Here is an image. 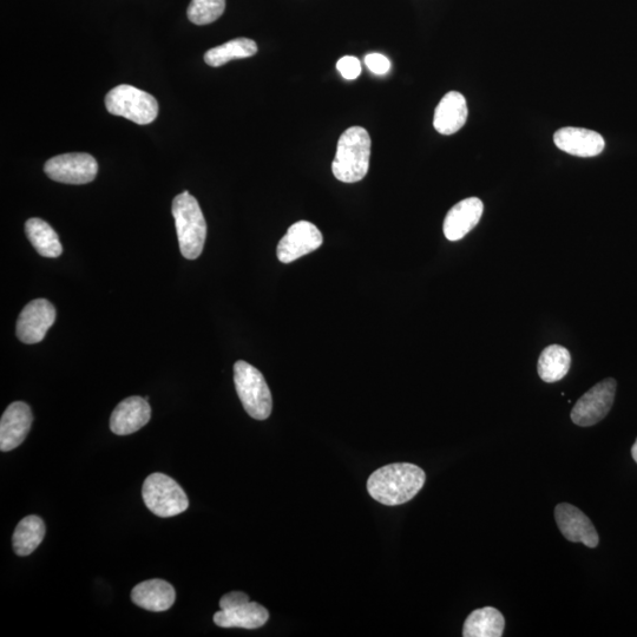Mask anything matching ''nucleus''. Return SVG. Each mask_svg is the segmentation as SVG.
<instances>
[{
    "instance_id": "nucleus-1",
    "label": "nucleus",
    "mask_w": 637,
    "mask_h": 637,
    "mask_svg": "<svg viewBox=\"0 0 637 637\" xmlns=\"http://www.w3.org/2000/svg\"><path fill=\"white\" fill-rule=\"evenodd\" d=\"M425 481V472L419 466L396 463L374 471L367 482V490L374 501L394 507L415 498Z\"/></svg>"
},
{
    "instance_id": "nucleus-2",
    "label": "nucleus",
    "mask_w": 637,
    "mask_h": 637,
    "mask_svg": "<svg viewBox=\"0 0 637 637\" xmlns=\"http://www.w3.org/2000/svg\"><path fill=\"white\" fill-rule=\"evenodd\" d=\"M372 141L369 131L363 127L348 128L340 136L332 172L337 180L356 183L363 179L370 169Z\"/></svg>"
},
{
    "instance_id": "nucleus-3",
    "label": "nucleus",
    "mask_w": 637,
    "mask_h": 637,
    "mask_svg": "<svg viewBox=\"0 0 637 637\" xmlns=\"http://www.w3.org/2000/svg\"><path fill=\"white\" fill-rule=\"evenodd\" d=\"M172 212L181 254L188 260L199 258L207 238V223L199 202L189 192H183L175 197Z\"/></svg>"
},
{
    "instance_id": "nucleus-4",
    "label": "nucleus",
    "mask_w": 637,
    "mask_h": 637,
    "mask_svg": "<svg viewBox=\"0 0 637 637\" xmlns=\"http://www.w3.org/2000/svg\"><path fill=\"white\" fill-rule=\"evenodd\" d=\"M236 392L249 416L265 420L273 409L272 393L262 373L244 360L234 365Z\"/></svg>"
},
{
    "instance_id": "nucleus-5",
    "label": "nucleus",
    "mask_w": 637,
    "mask_h": 637,
    "mask_svg": "<svg viewBox=\"0 0 637 637\" xmlns=\"http://www.w3.org/2000/svg\"><path fill=\"white\" fill-rule=\"evenodd\" d=\"M105 107L110 114L127 118L140 126L153 123L159 115L156 98L128 84L110 90L105 96Z\"/></svg>"
},
{
    "instance_id": "nucleus-6",
    "label": "nucleus",
    "mask_w": 637,
    "mask_h": 637,
    "mask_svg": "<svg viewBox=\"0 0 637 637\" xmlns=\"http://www.w3.org/2000/svg\"><path fill=\"white\" fill-rule=\"evenodd\" d=\"M142 496L147 508L162 518L180 515L189 507V499L181 485L172 477L159 472L146 479Z\"/></svg>"
},
{
    "instance_id": "nucleus-7",
    "label": "nucleus",
    "mask_w": 637,
    "mask_h": 637,
    "mask_svg": "<svg viewBox=\"0 0 637 637\" xmlns=\"http://www.w3.org/2000/svg\"><path fill=\"white\" fill-rule=\"evenodd\" d=\"M616 393V380L608 378L584 393L577 400L571 420L582 428H589L600 423L612 410Z\"/></svg>"
},
{
    "instance_id": "nucleus-8",
    "label": "nucleus",
    "mask_w": 637,
    "mask_h": 637,
    "mask_svg": "<svg viewBox=\"0 0 637 637\" xmlns=\"http://www.w3.org/2000/svg\"><path fill=\"white\" fill-rule=\"evenodd\" d=\"M44 172L52 181L65 185H87L95 180L98 163L89 154H64L52 157L45 163Z\"/></svg>"
},
{
    "instance_id": "nucleus-9",
    "label": "nucleus",
    "mask_w": 637,
    "mask_h": 637,
    "mask_svg": "<svg viewBox=\"0 0 637 637\" xmlns=\"http://www.w3.org/2000/svg\"><path fill=\"white\" fill-rule=\"evenodd\" d=\"M56 310L47 299H36L29 302L19 315L16 333L24 344L41 343L47 336L49 328L55 324Z\"/></svg>"
},
{
    "instance_id": "nucleus-10",
    "label": "nucleus",
    "mask_w": 637,
    "mask_h": 637,
    "mask_svg": "<svg viewBox=\"0 0 637 637\" xmlns=\"http://www.w3.org/2000/svg\"><path fill=\"white\" fill-rule=\"evenodd\" d=\"M323 242V234L313 223L308 221L295 222L288 228L286 235L279 242L278 259L282 264H291L302 256L317 251Z\"/></svg>"
},
{
    "instance_id": "nucleus-11",
    "label": "nucleus",
    "mask_w": 637,
    "mask_h": 637,
    "mask_svg": "<svg viewBox=\"0 0 637 637\" xmlns=\"http://www.w3.org/2000/svg\"><path fill=\"white\" fill-rule=\"evenodd\" d=\"M555 518L558 528L566 540L583 543L588 548H596L600 537L589 517L574 505L558 504L555 508Z\"/></svg>"
},
{
    "instance_id": "nucleus-12",
    "label": "nucleus",
    "mask_w": 637,
    "mask_h": 637,
    "mask_svg": "<svg viewBox=\"0 0 637 637\" xmlns=\"http://www.w3.org/2000/svg\"><path fill=\"white\" fill-rule=\"evenodd\" d=\"M34 416L28 404L12 403L0 420V450L9 452L18 448L29 435Z\"/></svg>"
},
{
    "instance_id": "nucleus-13",
    "label": "nucleus",
    "mask_w": 637,
    "mask_h": 637,
    "mask_svg": "<svg viewBox=\"0 0 637 637\" xmlns=\"http://www.w3.org/2000/svg\"><path fill=\"white\" fill-rule=\"evenodd\" d=\"M151 409L147 399L129 397L116 406L110 418V429L118 436L133 435L149 423Z\"/></svg>"
},
{
    "instance_id": "nucleus-14",
    "label": "nucleus",
    "mask_w": 637,
    "mask_h": 637,
    "mask_svg": "<svg viewBox=\"0 0 637 637\" xmlns=\"http://www.w3.org/2000/svg\"><path fill=\"white\" fill-rule=\"evenodd\" d=\"M483 212V202L478 197H469L458 202L446 215L443 226L445 238L449 241L462 240L478 225Z\"/></svg>"
},
{
    "instance_id": "nucleus-15",
    "label": "nucleus",
    "mask_w": 637,
    "mask_h": 637,
    "mask_svg": "<svg viewBox=\"0 0 637 637\" xmlns=\"http://www.w3.org/2000/svg\"><path fill=\"white\" fill-rule=\"evenodd\" d=\"M554 142L564 153L577 157H595L606 147L603 137L596 131L574 127L558 130Z\"/></svg>"
},
{
    "instance_id": "nucleus-16",
    "label": "nucleus",
    "mask_w": 637,
    "mask_h": 637,
    "mask_svg": "<svg viewBox=\"0 0 637 637\" xmlns=\"http://www.w3.org/2000/svg\"><path fill=\"white\" fill-rule=\"evenodd\" d=\"M468 103L457 91H450L439 102L433 117V127L442 135L458 133L468 120Z\"/></svg>"
},
{
    "instance_id": "nucleus-17",
    "label": "nucleus",
    "mask_w": 637,
    "mask_h": 637,
    "mask_svg": "<svg viewBox=\"0 0 637 637\" xmlns=\"http://www.w3.org/2000/svg\"><path fill=\"white\" fill-rule=\"evenodd\" d=\"M131 600L149 612L161 613L173 607L176 600L172 584L164 580L144 581L131 591Z\"/></svg>"
},
{
    "instance_id": "nucleus-18",
    "label": "nucleus",
    "mask_w": 637,
    "mask_h": 637,
    "mask_svg": "<svg viewBox=\"0 0 637 637\" xmlns=\"http://www.w3.org/2000/svg\"><path fill=\"white\" fill-rule=\"evenodd\" d=\"M269 619L268 610L256 602H247L214 615L216 626L222 628L258 629L265 626Z\"/></svg>"
},
{
    "instance_id": "nucleus-19",
    "label": "nucleus",
    "mask_w": 637,
    "mask_h": 637,
    "mask_svg": "<svg viewBox=\"0 0 637 637\" xmlns=\"http://www.w3.org/2000/svg\"><path fill=\"white\" fill-rule=\"evenodd\" d=\"M505 628L504 616L492 607L477 609L466 619L464 637H501Z\"/></svg>"
},
{
    "instance_id": "nucleus-20",
    "label": "nucleus",
    "mask_w": 637,
    "mask_h": 637,
    "mask_svg": "<svg viewBox=\"0 0 637 637\" xmlns=\"http://www.w3.org/2000/svg\"><path fill=\"white\" fill-rule=\"evenodd\" d=\"M25 233L31 245L44 258H58L63 253L61 240L48 222L34 218L26 221Z\"/></svg>"
},
{
    "instance_id": "nucleus-21",
    "label": "nucleus",
    "mask_w": 637,
    "mask_h": 637,
    "mask_svg": "<svg viewBox=\"0 0 637 637\" xmlns=\"http://www.w3.org/2000/svg\"><path fill=\"white\" fill-rule=\"evenodd\" d=\"M571 365L570 352L566 347L551 345L544 348L538 360V374L543 382L551 384L560 382L567 376Z\"/></svg>"
},
{
    "instance_id": "nucleus-22",
    "label": "nucleus",
    "mask_w": 637,
    "mask_h": 637,
    "mask_svg": "<svg viewBox=\"0 0 637 637\" xmlns=\"http://www.w3.org/2000/svg\"><path fill=\"white\" fill-rule=\"evenodd\" d=\"M45 524L41 517L28 516L18 523L13 534V550L18 556H29L44 540Z\"/></svg>"
},
{
    "instance_id": "nucleus-23",
    "label": "nucleus",
    "mask_w": 637,
    "mask_h": 637,
    "mask_svg": "<svg viewBox=\"0 0 637 637\" xmlns=\"http://www.w3.org/2000/svg\"><path fill=\"white\" fill-rule=\"evenodd\" d=\"M258 45L249 38H236L219 47L210 49L206 52L205 62L209 67L219 68L234 59L249 58L256 55Z\"/></svg>"
},
{
    "instance_id": "nucleus-24",
    "label": "nucleus",
    "mask_w": 637,
    "mask_h": 637,
    "mask_svg": "<svg viewBox=\"0 0 637 637\" xmlns=\"http://www.w3.org/2000/svg\"><path fill=\"white\" fill-rule=\"evenodd\" d=\"M225 9L226 0H192L187 15L196 25H208L218 21Z\"/></svg>"
},
{
    "instance_id": "nucleus-25",
    "label": "nucleus",
    "mask_w": 637,
    "mask_h": 637,
    "mask_svg": "<svg viewBox=\"0 0 637 637\" xmlns=\"http://www.w3.org/2000/svg\"><path fill=\"white\" fill-rule=\"evenodd\" d=\"M337 69L345 80L353 81L361 74V63L357 57L345 56L339 59Z\"/></svg>"
},
{
    "instance_id": "nucleus-26",
    "label": "nucleus",
    "mask_w": 637,
    "mask_h": 637,
    "mask_svg": "<svg viewBox=\"0 0 637 637\" xmlns=\"http://www.w3.org/2000/svg\"><path fill=\"white\" fill-rule=\"evenodd\" d=\"M365 64L373 74L379 76L386 75L391 70L390 59L376 52L365 57Z\"/></svg>"
},
{
    "instance_id": "nucleus-27",
    "label": "nucleus",
    "mask_w": 637,
    "mask_h": 637,
    "mask_svg": "<svg viewBox=\"0 0 637 637\" xmlns=\"http://www.w3.org/2000/svg\"><path fill=\"white\" fill-rule=\"evenodd\" d=\"M249 602V596L241 591H233V593L226 594L220 600V608L222 610L232 609L241 606Z\"/></svg>"
},
{
    "instance_id": "nucleus-28",
    "label": "nucleus",
    "mask_w": 637,
    "mask_h": 637,
    "mask_svg": "<svg viewBox=\"0 0 637 637\" xmlns=\"http://www.w3.org/2000/svg\"><path fill=\"white\" fill-rule=\"evenodd\" d=\"M632 455H633L634 461L637 463V439L632 448Z\"/></svg>"
}]
</instances>
